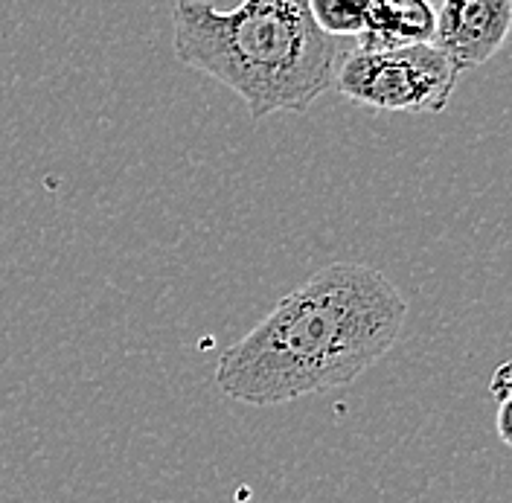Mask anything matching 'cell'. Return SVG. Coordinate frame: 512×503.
I'll return each instance as SVG.
<instances>
[{"label":"cell","mask_w":512,"mask_h":503,"mask_svg":"<svg viewBox=\"0 0 512 503\" xmlns=\"http://www.w3.org/2000/svg\"><path fill=\"white\" fill-rule=\"evenodd\" d=\"M172 24L175 59L230 88L254 120L309 111L335 91L338 64L352 50L347 38L320 30L309 0H242L230 12L178 0Z\"/></svg>","instance_id":"obj_2"},{"label":"cell","mask_w":512,"mask_h":503,"mask_svg":"<svg viewBox=\"0 0 512 503\" xmlns=\"http://www.w3.org/2000/svg\"><path fill=\"white\" fill-rule=\"evenodd\" d=\"M510 364H501L498 373L489 378V393L501 402V399H510Z\"/></svg>","instance_id":"obj_7"},{"label":"cell","mask_w":512,"mask_h":503,"mask_svg":"<svg viewBox=\"0 0 512 503\" xmlns=\"http://www.w3.org/2000/svg\"><path fill=\"white\" fill-rule=\"evenodd\" d=\"M512 0H440L431 44L457 73L486 64L507 41Z\"/></svg>","instance_id":"obj_4"},{"label":"cell","mask_w":512,"mask_h":503,"mask_svg":"<svg viewBox=\"0 0 512 503\" xmlns=\"http://www.w3.org/2000/svg\"><path fill=\"white\" fill-rule=\"evenodd\" d=\"M434 35L431 0H370L364 27L355 35L361 50L425 44Z\"/></svg>","instance_id":"obj_5"},{"label":"cell","mask_w":512,"mask_h":503,"mask_svg":"<svg viewBox=\"0 0 512 503\" xmlns=\"http://www.w3.org/2000/svg\"><path fill=\"white\" fill-rule=\"evenodd\" d=\"M460 73L431 44L390 50L352 47L338 64L335 91L373 111L443 114Z\"/></svg>","instance_id":"obj_3"},{"label":"cell","mask_w":512,"mask_h":503,"mask_svg":"<svg viewBox=\"0 0 512 503\" xmlns=\"http://www.w3.org/2000/svg\"><path fill=\"white\" fill-rule=\"evenodd\" d=\"M405 317L402 291L379 268L332 262L224 349L216 384L254 408L347 387L393 349Z\"/></svg>","instance_id":"obj_1"},{"label":"cell","mask_w":512,"mask_h":503,"mask_svg":"<svg viewBox=\"0 0 512 503\" xmlns=\"http://www.w3.org/2000/svg\"><path fill=\"white\" fill-rule=\"evenodd\" d=\"M498 434H501V442H504V445H512L510 399H501V402H498Z\"/></svg>","instance_id":"obj_8"},{"label":"cell","mask_w":512,"mask_h":503,"mask_svg":"<svg viewBox=\"0 0 512 503\" xmlns=\"http://www.w3.org/2000/svg\"><path fill=\"white\" fill-rule=\"evenodd\" d=\"M309 6H312L318 27L326 35L355 38L364 27L370 0H309Z\"/></svg>","instance_id":"obj_6"}]
</instances>
